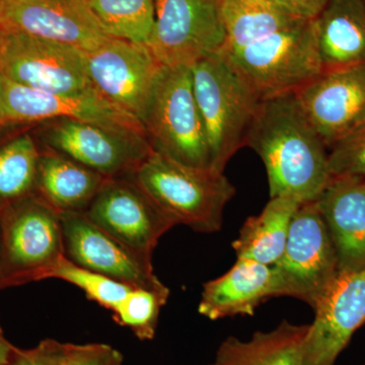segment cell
Masks as SVG:
<instances>
[{"label": "cell", "instance_id": "obj_13", "mask_svg": "<svg viewBox=\"0 0 365 365\" xmlns=\"http://www.w3.org/2000/svg\"><path fill=\"white\" fill-rule=\"evenodd\" d=\"M86 55L93 88L140 122L163 66L150 48L110 38Z\"/></svg>", "mask_w": 365, "mask_h": 365}, {"label": "cell", "instance_id": "obj_5", "mask_svg": "<svg viewBox=\"0 0 365 365\" xmlns=\"http://www.w3.org/2000/svg\"><path fill=\"white\" fill-rule=\"evenodd\" d=\"M222 51L261 101L297 93L323 72L313 21Z\"/></svg>", "mask_w": 365, "mask_h": 365}, {"label": "cell", "instance_id": "obj_2", "mask_svg": "<svg viewBox=\"0 0 365 365\" xmlns=\"http://www.w3.org/2000/svg\"><path fill=\"white\" fill-rule=\"evenodd\" d=\"M190 67L194 96L205 128L211 170L223 173L230 158L246 146L261 100L222 50Z\"/></svg>", "mask_w": 365, "mask_h": 365}, {"label": "cell", "instance_id": "obj_32", "mask_svg": "<svg viewBox=\"0 0 365 365\" xmlns=\"http://www.w3.org/2000/svg\"><path fill=\"white\" fill-rule=\"evenodd\" d=\"M281 9L297 20L314 21L328 0H273Z\"/></svg>", "mask_w": 365, "mask_h": 365}, {"label": "cell", "instance_id": "obj_28", "mask_svg": "<svg viewBox=\"0 0 365 365\" xmlns=\"http://www.w3.org/2000/svg\"><path fill=\"white\" fill-rule=\"evenodd\" d=\"M170 297V289L132 288L123 302L113 312L119 325L131 329L140 340H151L155 335L158 316Z\"/></svg>", "mask_w": 365, "mask_h": 365}, {"label": "cell", "instance_id": "obj_27", "mask_svg": "<svg viewBox=\"0 0 365 365\" xmlns=\"http://www.w3.org/2000/svg\"><path fill=\"white\" fill-rule=\"evenodd\" d=\"M49 278L71 283L85 292L88 299L97 302L112 313L116 311L132 288H134L102 274L79 267L64 256L49 271L47 279Z\"/></svg>", "mask_w": 365, "mask_h": 365}, {"label": "cell", "instance_id": "obj_3", "mask_svg": "<svg viewBox=\"0 0 365 365\" xmlns=\"http://www.w3.org/2000/svg\"><path fill=\"white\" fill-rule=\"evenodd\" d=\"M132 177L177 225L203 234L220 230L223 210L235 195L223 173L187 167L155 151Z\"/></svg>", "mask_w": 365, "mask_h": 365}, {"label": "cell", "instance_id": "obj_30", "mask_svg": "<svg viewBox=\"0 0 365 365\" xmlns=\"http://www.w3.org/2000/svg\"><path fill=\"white\" fill-rule=\"evenodd\" d=\"M123 356L112 346L93 344H69L67 343L64 365H122Z\"/></svg>", "mask_w": 365, "mask_h": 365}, {"label": "cell", "instance_id": "obj_19", "mask_svg": "<svg viewBox=\"0 0 365 365\" xmlns=\"http://www.w3.org/2000/svg\"><path fill=\"white\" fill-rule=\"evenodd\" d=\"M281 297L273 266L237 258L227 273L203 285L198 312L209 319L253 316L262 302Z\"/></svg>", "mask_w": 365, "mask_h": 365}, {"label": "cell", "instance_id": "obj_34", "mask_svg": "<svg viewBox=\"0 0 365 365\" xmlns=\"http://www.w3.org/2000/svg\"><path fill=\"white\" fill-rule=\"evenodd\" d=\"M4 33H6V31L4 30V29L0 26V44H1L2 38H4Z\"/></svg>", "mask_w": 365, "mask_h": 365}, {"label": "cell", "instance_id": "obj_7", "mask_svg": "<svg viewBox=\"0 0 365 365\" xmlns=\"http://www.w3.org/2000/svg\"><path fill=\"white\" fill-rule=\"evenodd\" d=\"M42 150L63 155L106 179L131 176L153 153L146 134L74 119L39 123Z\"/></svg>", "mask_w": 365, "mask_h": 365}, {"label": "cell", "instance_id": "obj_37", "mask_svg": "<svg viewBox=\"0 0 365 365\" xmlns=\"http://www.w3.org/2000/svg\"><path fill=\"white\" fill-rule=\"evenodd\" d=\"M0 128H1V127H0Z\"/></svg>", "mask_w": 365, "mask_h": 365}, {"label": "cell", "instance_id": "obj_10", "mask_svg": "<svg viewBox=\"0 0 365 365\" xmlns=\"http://www.w3.org/2000/svg\"><path fill=\"white\" fill-rule=\"evenodd\" d=\"M0 73L20 85L48 93H79L93 88L83 50L21 33H4L0 44Z\"/></svg>", "mask_w": 365, "mask_h": 365}, {"label": "cell", "instance_id": "obj_20", "mask_svg": "<svg viewBox=\"0 0 365 365\" xmlns=\"http://www.w3.org/2000/svg\"><path fill=\"white\" fill-rule=\"evenodd\" d=\"M313 23L323 71L365 64L364 0H328Z\"/></svg>", "mask_w": 365, "mask_h": 365}, {"label": "cell", "instance_id": "obj_36", "mask_svg": "<svg viewBox=\"0 0 365 365\" xmlns=\"http://www.w3.org/2000/svg\"><path fill=\"white\" fill-rule=\"evenodd\" d=\"M364 1L365 2V0H364Z\"/></svg>", "mask_w": 365, "mask_h": 365}, {"label": "cell", "instance_id": "obj_33", "mask_svg": "<svg viewBox=\"0 0 365 365\" xmlns=\"http://www.w3.org/2000/svg\"><path fill=\"white\" fill-rule=\"evenodd\" d=\"M16 351V347L7 341L0 328V365H9Z\"/></svg>", "mask_w": 365, "mask_h": 365}, {"label": "cell", "instance_id": "obj_35", "mask_svg": "<svg viewBox=\"0 0 365 365\" xmlns=\"http://www.w3.org/2000/svg\"><path fill=\"white\" fill-rule=\"evenodd\" d=\"M0 270H1V242H0Z\"/></svg>", "mask_w": 365, "mask_h": 365}, {"label": "cell", "instance_id": "obj_9", "mask_svg": "<svg viewBox=\"0 0 365 365\" xmlns=\"http://www.w3.org/2000/svg\"><path fill=\"white\" fill-rule=\"evenodd\" d=\"M150 48L163 66H192L225 45L220 0H155Z\"/></svg>", "mask_w": 365, "mask_h": 365}, {"label": "cell", "instance_id": "obj_6", "mask_svg": "<svg viewBox=\"0 0 365 365\" xmlns=\"http://www.w3.org/2000/svg\"><path fill=\"white\" fill-rule=\"evenodd\" d=\"M0 290L47 279L64 256L61 215L36 194L0 212Z\"/></svg>", "mask_w": 365, "mask_h": 365}, {"label": "cell", "instance_id": "obj_26", "mask_svg": "<svg viewBox=\"0 0 365 365\" xmlns=\"http://www.w3.org/2000/svg\"><path fill=\"white\" fill-rule=\"evenodd\" d=\"M112 38L150 44L155 25V0H88Z\"/></svg>", "mask_w": 365, "mask_h": 365}, {"label": "cell", "instance_id": "obj_16", "mask_svg": "<svg viewBox=\"0 0 365 365\" xmlns=\"http://www.w3.org/2000/svg\"><path fill=\"white\" fill-rule=\"evenodd\" d=\"M295 93L328 150L365 123V64L323 71Z\"/></svg>", "mask_w": 365, "mask_h": 365}, {"label": "cell", "instance_id": "obj_12", "mask_svg": "<svg viewBox=\"0 0 365 365\" xmlns=\"http://www.w3.org/2000/svg\"><path fill=\"white\" fill-rule=\"evenodd\" d=\"M74 119L145 134L143 124L112 104L95 88L79 93H53L20 85L0 73V127Z\"/></svg>", "mask_w": 365, "mask_h": 365}, {"label": "cell", "instance_id": "obj_8", "mask_svg": "<svg viewBox=\"0 0 365 365\" xmlns=\"http://www.w3.org/2000/svg\"><path fill=\"white\" fill-rule=\"evenodd\" d=\"M273 268L281 297L302 300L313 309L339 277L335 246L316 201L297 209L284 252Z\"/></svg>", "mask_w": 365, "mask_h": 365}, {"label": "cell", "instance_id": "obj_15", "mask_svg": "<svg viewBox=\"0 0 365 365\" xmlns=\"http://www.w3.org/2000/svg\"><path fill=\"white\" fill-rule=\"evenodd\" d=\"M60 215L64 257L72 263L131 287L167 289L153 272V260L134 253L83 213Z\"/></svg>", "mask_w": 365, "mask_h": 365}, {"label": "cell", "instance_id": "obj_31", "mask_svg": "<svg viewBox=\"0 0 365 365\" xmlns=\"http://www.w3.org/2000/svg\"><path fill=\"white\" fill-rule=\"evenodd\" d=\"M67 343L53 339L41 341L32 349L16 348L9 365H64Z\"/></svg>", "mask_w": 365, "mask_h": 365}, {"label": "cell", "instance_id": "obj_14", "mask_svg": "<svg viewBox=\"0 0 365 365\" xmlns=\"http://www.w3.org/2000/svg\"><path fill=\"white\" fill-rule=\"evenodd\" d=\"M0 26L85 52L112 38L88 0H0Z\"/></svg>", "mask_w": 365, "mask_h": 365}, {"label": "cell", "instance_id": "obj_22", "mask_svg": "<svg viewBox=\"0 0 365 365\" xmlns=\"http://www.w3.org/2000/svg\"><path fill=\"white\" fill-rule=\"evenodd\" d=\"M309 325L283 321L269 332H257L249 341L227 338L210 365H304Z\"/></svg>", "mask_w": 365, "mask_h": 365}, {"label": "cell", "instance_id": "obj_18", "mask_svg": "<svg viewBox=\"0 0 365 365\" xmlns=\"http://www.w3.org/2000/svg\"><path fill=\"white\" fill-rule=\"evenodd\" d=\"M316 202L332 237L340 275L364 270L365 179L333 177Z\"/></svg>", "mask_w": 365, "mask_h": 365}, {"label": "cell", "instance_id": "obj_24", "mask_svg": "<svg viewBox=\"0 0 365 365\" xmlns=\"http://www.w3.org/2000/svg\"><path fill=\"white\" fill-rule=\"evenodd\" d=\"M225 50H235L299 23L273 0H220Z\"/></svg>", "mask_w": 365, "mask_h": 365}, {"label": "cell", "instance_id": "obj_11", "mask_svg": "<svg viewBox=\"0 0 365 365\" xmlns=\"http://www.w3.org/2000/svg\"><path fill=\"white\" fill-rule=\"evenodd\" d=\"M83 215L134 253L150 260L160 237L177 225L132 175L106 180Z\"/></svg>", "mask_w": 365, "mask_h": 365}, {"label": "cell", "instance_id": "obj_25", "mask_svg": "<svg viewBox=\"0 0 365 365\" xmlns=\"http://www.w3.org/2000/svg\"><path fill=\"white\" fill-rule=\"evenodd\" d=\"M39 158V145L31 134L0 143V212L35 193Z\"/></svg>", "mask_w": 365, "mask_h": 365}, {"label": "cell", "instance_id": "obj_4", "mask_svg": "<svg viewBox=\"0 0 365 365\" xmlns=\"http://www.w3.org/2000/svg\"><path fill=\"white\" fill-rule=\"evenodd\" d=\"M140 122L155 153L187 167L211 170L191 67H162Z\"/></svg>", "mask_w": 365, "mask_h": 365}, {"label": "cell", "instance_id": "obj_21", "mask_svg": "<svg viewBox=\"0 0 365 365\" xmlns=\"http://www.w3.org/2000/svg\"><path fill=\"white\" fill-rule=\"evenodd\" d=\"M106 180L63 155L40 148L34 194L59 215L85 213Z\"/></svg>", "mask_w": 365, "mask_h": 365}, {"label": "cell", "instance_id": "obj_17", "mask_svg": "<svg viewBox=\"0 0 365 365\" xmlns=\"http://www.w3.org/2000/svg\"><path fill=\"white\" fill-rule=\"evenodd\" d=\"M314 311L304 365H334L365 324V269L340 275Z\"/></svg>", "mask_w": 365, "mask_h": 365}, {"label": "cell", "instance_id": "obj_23", "mask_svg": "<svg viewBox=\"0 0 365 365\" xmlns=\"http://www.w3.org/2000/svg\"><path fill=\"white\" fill-rule=\"evenodd\" d=\"M302 204L289 196L270 198L260 215L246 220L232 242L237 258L268 266L277 263L287 246L290 223Z\"/></svg>", "mask_w": 365, "mask_h": 365}, {"label": "cell", "instance_id": "obj_1", "mask_svg": "<svg viewBox=\"0 0 365 365\" xmlns=\"http://www.w3.org/2000/svg\"><path fill=\"white\" fill-rule=\"evenodd\" d=\"M246 145L263 160L270 198L313 202L332 180L329 150L295 93L261 101Z\"/></svg>", "mask_w": 365, "mask_h": 365}, {"label": "cell", "instance_id": "obj_29", "mask_svg": "<svg viewBox=\"0 0 365 365\" xmlns=\"http://www.w3.org/2000/svg\"><path fill=\"white\" fill-rule=\"evenodd\" d=\"M329 165L333 177L365 179V123L329 150Z\"/></svg>", "mask_w": 365, "mask_h": 365}]
</instances>
